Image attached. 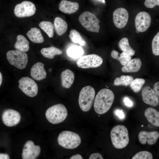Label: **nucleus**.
<instances>
[{
    "label": "nucleus",
    "mask_w": 159,
    "mask_h": 159,
    "mask_svg": "<svg viewBox=\"0 0 159 159\" xmlns=\"http://www.w3.org/2000/svg\"><path fill=\"white\" fill-rule=\"evenodd\" d=\"M141 61L138 58H135L131 60L122 68V71L124 72H136L140 69Z\"/></svg>",
    "instance_id": "20"
},
{
    "label": "nucleus",
    "mask_w": 159,
    "mask_h": 159,
    "mask_svg": "<svg viewBox=\"0 0 159 159\" xmlns=\"http://www.w3.org/2000/svg\"><path fill=\"white\" fill-rule=\"evenodd\" d=\"M2 76L1 73V72H0V85L1 86L2 82Z\"/></svg>",
    "instance_id": "42"
},
{
    "label": "nucleus",
    "mask_w": 159,
    "mask_h": 159,
    "mask_svg": "<svg viewBox=\"0 0 159 159\" xmlns=\"http://www.w3.org/2000/svg\"><path fill=\"white\" fill-rule=\"evenodd\" d=\"M115 113L116 115L121 119H123L125 117V115L122 110H117Z\"/></svg>",
    "instance_id": "38"
},
{
    "label": "nucleus",
    "mask_w": 159,
    "mask_h": 159,
    "mask_svg": "<svg viewBox=\"0 0 159 159\" xmlns=\"http://www.w3.org/2000/svg\"><path fill=\"white\" fill-rule=\"evenodd\" d=\"M19 87L25 94L33 97L36 96L38 92V87L36 82L31 78L23 77L19 81Z\"/></svg>",
    "instance_id": "9"
},
{
    "label": "nucleus",
    "mask_w": 159,
    "mask_h": 159,
    "mask_svg": "<svg viewBox=\"0 0 159 159\" xmlns=\"http://www.w3.org/2000/svg\"><path fill=\"white\" fill-rule=\"evenodd\" d=\"M70 159H83L82 155L79 154H76L72 156Z\"/></svg>",
    "instance_id": "40"
},
{
    "label": "nucleus",
    "mask_w": 159,
    "mask_h": 159,
    "mask_svg": "<svg viewBox=\"0 0 159 159\" xmlns=\"http://www.w3.org/2000/svg\"><path fill=\"white\" fill-rule=\"evenodd\" d=\"M54 26L57 34L59 36L63 34L67 31L68 25L67 23L62 18L56 17L54 21Z\"/></svg>",
    "instance_id": "23"
},
{
    "label": "nucleus",
    "mask_w": 159,
    "mask_h": 159,
    "mask_svg": "<svg viewBox=\"0 0 159 159\" xmlns=\"http://www.w3.org/2000/svg\"><path fill=\"white\" fill-rule=\"evenodd\" d=\"M62 85L66 88H69L73 83L74 75L73 72L69 69L62 72L61 74Z\"/></svg>",
    "instance_id": "19"
},
{
    "label": "nucleus",
    "mask_w": 159,
    "mask_h": 159,
    "mask_svg": "<svg viewBox=\"0 0 159 159\" xmlns=\"http://www.w3.org/2000/svg\"><path fill=\"white\" fill-rule=\"evenodd\" d=\"M39 26L49 37H53L54 26L52 22L49 21H42L40 23Z\"/></svg>",
    "instance_id": "30"
},
{
    "label": "nucleus",
    "mask_w": 159,
    "mask_h": 159,
    "mask_svg": "<svg viewBox=\"0 0 159 159\" xmlns=\"http://www.w3.org/2000/svg\"><path fill=\"white\" fill-rule=\"evenodd\" d=\"M36 11L34 4L28 1H24L16 5L14 7V13L18 17H29L34 15Z\"/></svg>",
    "instance_id": "10"
},
{
    "label": "nucleus",
    "mask_w": 159,
    "mask_h": 159,
    "mask_svg": "<svg viewBox=\"0 0 159 159\" xmlns=\"http://www.w3.org/2000/svg\"><path fill=\"white\" fill-rule=\"evenodd\" d=\"M153 90L159 96V82H157L155 84Z\"/></svg>",
    "instance_id": "39"
},
{
    "label": "nucleus",
    "mask_w": 159,
    "mask_h": 159,
    "mask_svg": "<svg viewBox=\"0 0 159 159\" xmlns=\"http://www.w3.org/2000/svg\"><path fill=\"white\" fill-rule=\"evenodd\" d=\"M26 35L32 42L36 43H41L44 41V37L39 29L33 27L29 31Z\"/></svg>",
    "instance_id": "22"
},
{
    "label": "nucleus",
    "mask_w": 159,
    "mask_h": 159,
    "mask_svg": "<svg viewBox=\"0 0 159 159\" xmlns=\"http://www.w3.org/2000/svg\"><path fill=\"white\" fill-rule=\"evenodd\" d=\"M49 72H51L52 71V69H49Z\"/></svg>",
    "instance_id": "45"
},
{
    "label": "nucleus",
    "mask_w": 159,
    "mask_h": 159,
    "mask_svg": "<svg viewBox=\"0 0 159 159\" xmlns=\"http://www.w3.org/2000/svg\"><path fill=\"white\" fill-rule=\"evenodd\" d=\"M44 66V64L41 62L36 63L33 66L31 69L30 74L33 79L40 81L46 78L47 72Z\"/></svg>",
    "instance_id": "17"
},
{
    "label": "nucleus",
    "mask_w": 159,
    "mask_h": 159,
    "mask_svg": "<svg viewBox=\"0 0 159 159\" xmlns=\"http://www.w3.org/2000/svg\"><path fill=\"white\" fill-rule=\"evenodd\" d=\"M69 38L73 42L78 44L82 46H84L86 45V42L80 33L76 30H71L69 35Z\"/></svg>",
    "instance_id": "29"
},
{
    "label": "nucleus",
    "mask_w": 159,
    "mask_h": 159,
    "mask_svg": "<svg viewBox=\"0 0 159 159\" xmlns=\"http://www.w3.org/2000/svg\"><path fill=\"white\" fill-rule=\"evenodd\" d=\"M125 105L128 107H131L133 105L132 101L127 97H125L123 100Z\"/></svg>",
    "instance_id": "37"
},
{
    "label": "nucleus",
    "mask_w": 159,
    "mask_h": 159,
    "mask_svg": "<svg viewBox=\"0 0 159 159\" xmlns=\"http://www.w3.org/2000/svg\"><path fill=\"white\" fill-rule=\"evenodd\" d=\"M6 56L9 63L16 68L22 69L26 67L28 57L24 52L18 50H9L7 52Z\"/></svg>",
    "instance_id": "7"
},
{
    "label": "nucleus",
    "mask_w": 159,
    "mask_h": 159,
    "mask_svg": "<svg viewBox=\"0 0 159 159\" xmlns=\"http://www.w3.org/2000/svg\"><path fill=\"white\" fill-rule=\"evenodd\" d=\"M110 137L113 145L118 149L125 148L129 143L127 129L122 125H117L113 127L110 132Z\"/></svg>",
    "instance_id": "2"
},
{
    "label": "nucleus",
    "mask_w": 159,
    "mask_h": 159,
    "mask_svg": "<svg viewBox=\"0 0 159 159\" xmlns=\"http://www.w3.org/2000/svg\"><path fill=\"white\" fill-rule=\"evenodd\" d=\"M151 21V17L148 13L145 11L140 12L135 19L136 29L140 32H145L149 27Z\"/></svg>",
    "instance_id": "13"
},
{
    "label": "nucleus",
    "mask_w": 159,
    "mask_h": 159,
    "mask_svg": "<svg viewBox=\"0 0 159 159\" xmlns=\"http://www.w3.org/2000/svg\"><path fill=\"white\" fill-rule=\"evenodd\" d=\"M41 53L44 57L52 59L55 55L62 54V52L60 49L52 46L42 48L41 50Z\"/></svg>",
    "instance_id": "25"
},
{
    "label": "nucleus",
    "mask_w": 159,
    "mask_h": 159,
    "mask_svg": "<svg viewBox=\"0 0 159 159\" xmlns=\"http://www.w3.org/2000/svg\"><path fill=\"white\" fill-rule=\"evenodd\" d=\"M84 53L82 48L80 46L73 45L69 47L67 50L68 55L74 59L79 58Z\"/></svg>",
    "instance_id": "27"
},
{
    "label": "nucleus",
    "mask_w": 159,
    "mask_h": 159,
    "mask_svg": "<svg viewBox=\"0 0 159 159\" xmlns=\"http://www.w3.org/2000/svg\"><path fill=\"white\" fill-rule=\"evenodd\" d=\"M153 156L150 152L146 151H141L136 153L132 159H152Z\"/></svg>",
    "instance_id": "34"
},
{
    "label": "nucleus",
    "mask_w": 159,
    "mask_h": 159,
    "mask_svg": "<svg viewBox=\"0 0 159 159\" xmlns=\"http://www.w3.org/2000/svg\"><path fill=\"white\" fill-rule=\"evenodd\" d=\"M111 56L113 59L119 61L121 64L125 65L129 62L131 59V56L123 52L119 54L118 52L113 50L111 52Z\"/></svg>",
    "instance_id": "26"
},
{
    "label": "nucleus",
    "mask_w": 159,
    "mask_h": 159,
    "mask_svg": "<svg viewBox=\"0 0 159 159\" xmlns=\"http://www.w3.org/2000/svg\"><path fill=\"white\" fill-rule=\"evenodd\" d=\"M78 3L70 1L62 0L59 5V9L62 12L70 14L77 11L79 8Z\"/></svg>",
    "instance_id": "18"
},
{
    "label": "nucleus",
    "mask_w": 159,
    "mask_h": 159,
    "mask_svg": "<svg viewBox=\"0 0 159 159\" xmlns=\"http://www.w3.org/2000/svg\"><path fill=\"white\" fill-rule=\"evenodd\" d=\"M103 60L99 56L94 54L82 56L77 62V66L82 69L96 68L100 66Z\"/></svg>",
    "instance_id": "8"
},
{
    "label": "nucleus",
    "mask_w": 159,
    "mask_h": 159,
    "mask_svg": "<svg viewBox=\"0 0 159 159\" xmlns=\"http://www.w3.org/2000/svg\"><path fill=\"white\" fill-rule=\"evenodd\" d=\"M138 138L141 144L144 145L147 142L149 145H153L156 143L159 138V133L156 131L148 132L143 131L139 133Z\"/></svg>",
    "instance_id": "16"
},
{
    "label": "nucleus",
    "mask_w": 159,
    "mask_h": 159,
    "mask_svg": "<svg viewBox=\"0 0 159 159\" xmlns=\"http://www.w3.org/2000/svg\"><path fill=\"white\" fill-rule=\"evenodd\" d=\"M0 159H10V157L8 154L1 153L0 154Z\"/></svg>",
    "instance_id": "41"
},
{
    "label": "nucleus",
    "mask_w": 159,
    "mask_h": 159,
    "mask_svg": "<svg viewBox=\"0 0 159 159\" xmlns=\"http://www.w3.org/2000/svg\"><path fill=\"white\" fill-rule=\"evenodd\" d=\"M59 144L67 149H74L81 143V139L77 133L69 131H64L59 135L57 138Z\"/></svg>",
    "instance_id": "4"
},
{
    "label": "nucleus",
    "mask_w": 159,
    "mask_h": 159,
    "mask_svg": "<svg viewBox=\"0 0 159 159\" xmlns=\"http://www.w3.org/2000/svg\"><path fill=\"white\" fill-rule=\"evenodd\" d=\"M129 14L127 11L123 8L116 9L113 13L114 23L117 28L121 29L127 24Z\"/></svg>",
    "instance_id": "14"
},
{
    "label": "nucleus",
    "mask_w": 159,
    "mask_h": 159,
    "mask_svg": "<svg viewBox=\"0 0 159 159\" xmlns=\"http://www.w3.org/2000/svg\"><path fill=\"white\" fill-rule=\"evenodd\" d=\"M145 82L143 79L136 78L133 79L130 86L134 92L137 93L140 91Z\"/></svg>",
    "instance_id": "32"
},
{
    "label": "nucleus",
    "mask_w": 159,
    "mask_h": 159,
    "mask_svg": "<svg viewBox=\"0 0 159 159\" xmlns=\"http://www.w3.org/2000/svg\"><path fill=\"white\" fill-rule=\"evenodd\" d=\"M14 46L17 50L24 52L28 51L29 49V42L21 35L17 36Z\"/></svg>",
    "instance_id": "24"
},
{
    "label": "nucleus",
    "mask_w": 159,
    "mask_h": 159,
    "mask_svg": "<svg viewBox=\"0 0 159 159\" xmlns=\"http://www.w3.org/2000/svg\"><path fill=\"white\" fill-rule=\"evenodd\" d=\"M39 146L35 145L32 140H28L25 144L22 150L23 159H35L39 155L41 152Z\"/></svg>",
    "instance_id": "11"
},
{
    "label": "nucleus",
    "mask_w": 159,
    "mask_h": 159,
    "mask_svg": "<svg viewBox=\"0 0 159 159\" xmlns=\"http://www.w3.org/2000/svg\"><path fill=\"white\" fill-rule=\"evenodd\" d=\"M142 98L146 104L153 107L159 104V97L156 92L149 86L144 87L142 91Z\"/></svg>",
    "instance_id": "15"
},
{
    "label": "nucleus",
    "mask_w": 159,
    "mask_h": 159,
    "mask_svg": "<svg viewBox=\"0 0 159 159\" xmlns=\"http://www.w3.org/2000/svg\"><path fill=\"white\" fill-rule=\"evenodd\" d=\"M99 1L100 2L103 3L105 4V0H97Z\"/></svg>",
    "instance_id": "43"
},
{
    "label": "nucleus",
    "mask_w": 159,
    "mask_h": 159,
    "mask_svg": "<svg viewBox=\"0 0 159 159\" xmlns=\"http://www.w3.org/2000/svg\"><path fill=\"white\" fill-rule=\"evenodd\" d=\"M67 110L63 105L58 104L49 107L45 112V116L47 120L53 124L62 122L67 116Z\"/></svg>",
    "instance_id": "3"
},
{
    "label": "nucleus",
    "mask_w": 159,
    "mask_h": 159,
    "mask_svg": "<svg viewBox=\"0 0 159 159\" xmlns=\"http://www.w3.org/2000/svg\"><path fill=\"white\" fill-rule=\"evenodd\" d=\"M142 127H143V125H142Z\"/></svg>",
    "instance_id": "46"
},
{
    "label": "nucleus",
    "mask_w": 159,
    "mask_h": 159,
    "mask_svg": "<svg viewBox=\"0 0 159 159\" xmlns=\"http://www.w3.org/2000/svg\"><path fill=\"white\" fill-rule=\"evenodd\" d=\"M114 95L111 90L102 89L96 95L94 103L95 112L102 115L106 113L111 108L114 99Z\"/></svg>",
    "instance_id": "1"
},
{
    "label": "nucleus",
    "mask_w": 159,
    "mask_h": 159,
    "mask_svg": "<svg viewBox=\"0 0 159 159\" xmlns=\"http://www.w3.org/2000/svg\"><path fill=\"white\" fill-rule=\"evenodd\" d=\"M133 80V78L131 76L122 75L120 77H117L115 80L114 85L115 86H127L130 85Z\"/></svg>",
    "instance_id": "31"
},
{
    "label": "nucleus",
    "mask_w": 159,
    "mask_h": 159,
    "mask_svg": "<svg viewBox=\"0 0 159 159\" xmlns=\"http://www.w3.org/2000/svg\"><path fill=\"white\" fill-rule=\"evenodd\" d=\"M144 5L148 8H152L156 6H159V0H145Z\"/></svg>",
    "instance_id": "35"
},
{
    "label": "nucleus",
    "mask_w": 159,
    "mask_h": 159,
    "mask_svg": "<svg viewBox=\"0 0 159 159\" xmlns=\"http://www.w3.org/2000/svg\"><path fill=\"white\" fill-rule=\"evenodd\" d=\"M144 115L148 121L155 126L159 127V112L152 107H148L145 111Z\"/></svg>",
    "instance_id": "21"
},
{
    "label": "nucleus",
    "mask_w": 159,
    "mask_h": 159,
    "mask_svg": "<svg viewBox=\"0 0 159 159\" xmlns=\"http://www.w3.org/2000/svg\"><path fill=\"white\" fill-rule=\"evenodd\" d=\"M152 47L153 54L155 56L159 55V32L153 39Z\"/></svg>",
    "instance_id": "33"
},
{
    "label": "nucleus",
    "mask_w": 159,
    "mask_h": 159,
    "mask_svg": "<svg viewBox=\"0 0 159 159\" xmlns=\"http://www.w3.org/2000/svg\"><path fill=\"white\" fill-rule=\"evenodd\" d=\"M95 95V91L92 87L87 86L82 89L79 94L78 102L82 111L87 112L90 109Z\"/></svg>",
    "instance_id": "5"
},
{
    "label": "nucleus",
    "mask_w": 159,
    "mask_h": 159,
    "mask_svg": "<svg viewBox=\"0 0 159 159\" xmlns=\"http://www.w3.org/2000/svg\"><path fill=\"white\" fill-rule=\"evenodd\" d=\"M21 118L19 113L12 109L6 110L2 115L3 122L8 127H12L17 124L20 122Z\"/></svg>",
    "instance_id": "12"
},
{
    "label": "nucleus",
    "mask_w": 159,
    "mask_h": 159,
    "mask_svg": "<svg viewBox=\"0 0 159 159\" xmlns=\"http://www.w3.org/2000/svg\"><path fill=\"white\" fill-rule=\"evenodd\" d=\"M118 46L120 49L130 56H132L135 54V51L130 45L128 39L123 37L120 40Z\"/></svg>",
    "instance_id": "28"
},
{
    "label": "nucleus",
    "mask_w": 159,
    "mask_h": 159,
    "mask_svg": "<svg viewBox=\"0 0 159 159\" xmlns=\"http://www.w3.org/2000/svg\"><path fill=\"white\" fill-rule=\"evenodd\" d=\"M136 32L137 33H139L140 32L139 30H138L137 29L136 30Z\"/></svg>",
    "instance_id": "44"
},
{
    "label": "nucleus",
    "mask_w": 159,
    "mask_h": 159,
    "mask_svg": "<svg viewBox=\"0 0 159 159\" xmlns=\"http://www.w3.org/2000/svg\"><path fill=\"white\" fill-rule=\"evenodd\" d=\"M79 21L82 25L87 31L98 33L100 28V21L93 13L85 11L79 16Z\"/></svg>",
    "instance_id": "6"
},
{
    "label": "nucleus",
    "mask_w": 159,
    "mask_h": 159,
    "mask_svg": "<svg viewBox=\"0 0 159 159\" xmlns=\"http://www.w3.org/2000/svg\"><path fill=\"white\" fill-rule=\"evenodd\" d=\"M89 159H103L102 155L99 153H95L91 154L89 158Z\"/></svg>",
    "instance_id": "36"
}]
</instances>
